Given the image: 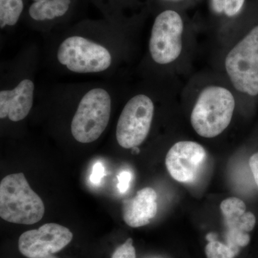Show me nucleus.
Here are the masks:
<instances>
[{"instance_id":"nucleus-17","label":"nucleus","mask_w":258,"mask_h":258,"mask_svg":"<svg viewBox=\"0 0 258 258\" xmlns=\"http://www.w3.org/2000/svg\"><path fill=\"white\" fill-rule=\"evenodd\" d=\"M111 258H137L132 238L127 239L124 243L115 249Z\"/></svg>"},{"instance_id":"nucleus-12","label":"nucleus","mask_w":258,"mask_h":258,"mask_svg":"<svg viewBox=\"0 0 258 258\" xmlns=\"http://www.w3.org/2000/svg\"><path fill=\"white\" fill-rule=\"evenodd\" d=\"M157 194L151 187L137 191L133 198L123 200V218L129 227L137 228L150 223L157 214Z\"/></svg>"},{"instance_id":"nucleus-21","label":"nucleus","mask_w":258,"mask_h":258,"mask_svg":"<svg viewBox=\"0 0 258 258\" xmlns=\"http://www.w3.org/2000/svg\"><path fill=\"white\" fill-rule=\"evenodd\" d=\"M132 153L133 154H139V149H138V147H134L133 149H132Z\"/></svg>"},{"instance_id":"nucleus-8","label":"nucleus","mask_w":258,"mask_h":258,"mask_svg":"<svg viewBox=\"0 0 258 258\" xmlns=\"http://www.w3.org/2000/svg\"><path fill=\"white\" fill-rule=\"evenodd\" d=\"M73 240L67 227L47 223L37 230L27 231L19 238V250L28 258H49L64 248Z\"/></svg>"},{"instance_id":"nucleus-15","label":"nucleus","mask_w":258,"mask_h":258,"mask_svg":"<svg viewBox=\"0 0 258 258\" xmlns=\"http://www.w3.org/2000/svg\"><path fill=\"white\" fill-rule=\"evenodd\" d=\"M207 239L209 241L205 249L207 258H235L237 255L233 249L223 242L210 237Z\"/></svg>"},{"instance_id":"nucleus-4","label":"nucleus","mask_w":258,"mask_h":258,"mask_svg":"<svg viewBox=\"0 0 258 258\" xmlns=\"http://www.w3.org/2000/svg\"><path fill=\"white\" fill-rule=\"evenodd\" d=\"M225 69L232 84L239 92L258 95V26L227 54Z\"/></svg>"},{"instance_id":"nucleus-3","label":"nucleus","mask_w":258,"mask_h":258,"mask_svg":"<svg viewBox=\"0 0 258 258\" xmlns=\"http://www.w3.org/2000/svg\"><path fill=\"white\" fill-rule=\"evenodd\" d=\"M111 112L109 93L103 88L88 91L80 101L71 123V133L80 143L95 142L106 130Z\"/></svg>"},{"instance_id":"nucleus-2","label":"nucleus","mask_w":258,"mask_h":258,"mask_svg":"<svg viewBox=\"0 0 258 258\" xmlns=\"http://www.w3.org/2000/svg\"><path fill=\"white\" fill-rule=\"evenodd\" d=\"M235 107V98L228 89L209 86L197 99L191 111V125L204 138L216 137L230 125Z\"/></svg>"},{"instance_id":"nucleus-9","label":"nucleus","mask_w":258,"mask_h":258,"mask_svg":"<svg viewBox=\"0 0 258 258\" xmlns=\"http://www.w3.org/2000/svg\"><path fill=\"white\" fill-rule=\"evenodd\" d=\"M225 225V242L238 254L241 248L250 242V233L256 225V217L247 212L245 204L240 199L232 197L226 199L220 205Z\"/></svg>"},{"instance_id":"nucleus-13","label":"nucleus","mask_w":258,"mask_h":258,"mask_svg":"<svg viewBox=\"0 0 258 258\" xmlns=\"http://www.w3.org/2000/svg\"><path fill=\"white\" fill-rule=\"evenodd\" d=\"M71 0H40L30 6V17L35 20L42 21L52 20L62 16L67 13Z\"/></svg>"},{"instance_id":"nucleus-23","label":"nucleus","mask_w":258,"mask_h":258,"mask_svg":"<svg viewBox=\"0 0 258 258\" xmlns=\"http://www.w3.org/2000/svg\"><path fill=\"white\" fill-rule=\"evenodd\" d=\"M35 2H37V1H40V0H35Z\"/></svg>"},{"instance_id":"nucleus-7","label":"nucleus","mask_w":258,"mask_h":258,"mask_svg":"<svg viewBox=\"0 0 258 258\" xmlns=\"http://www.w3.org/2000/svg\"><path fill=\"white\" fill-rule=\"evenodd\" d=\"M182 19L174 10H166L154 21L149 41V51L158 64L174 62L182 50Z\"/></svg>"},{"instance_id":"nucleus-6","label":"nucleus","mask_w":258,"mask_h":258,"mask_svg":"<svg viewBox=\"0 0 258 258\" xmlns=\"http://www.w3.org/2000/svg\"><path fill=\"white\" fill-rule=\"evenodd\" d=\"M154 103L149 96L140 94L125 104L116 126V139L124 149L138 147L150 131L154 117Z\"/></svg>"},{"instance_id":"nucleus-16","label":"nucleus","mask_w":258,"mask_h":258,"mask_svg":"<svg viewBox=\"0 0 258 258\" xmlns=\"http://www.w3.org/2000/svg\"><path fill=\"white\" fill-rule=\"evenodd\" d=\"M245 0H212V9L215 13L234 17L240 13Z\"/></svg>"},{"instance_id":"nucleus-14","label":"nucleus","mask_w":258,"mask_h":258,"mask_svg":"<svg viewBox=\"0 0 258 258\" xmlns=\"http://www.w3.org/2000/svg\"><path fill=\"white\" fill-rule=\"evenodd\" d=\"M23 10V0H0V26H13Z\"/></svg>"},{"instance_id":"nucleus-11","label":"nucleus","mask_w":258,"mask_h":258,"mask_svg":"<svg viewBox=\"0 0 258 258\" xmlns=\"http://www.w3.org/2000/svg\"><path fill=\"white\" fill-rule=\"evenodd\" d=\"M35 86L32 81L23 80L13 90L0 92V118L8 117L17 122L26 118L33 102Z\"/></svg>"},{"instance_id":"nucleus-20","label":"nucleus","mask_w":258,"mask_h":258,"mask_svg":"<svg viewBox=\"0 0 258 258\" xmlns=\"http://www.w3.org/2000/svg\"><path fill=\"white\" fill-rule=\"evenodd\" d=\"M249 165L251 171H252L254 181L258 187V152L254 153L249 158Z\"/></svg>"},{"instance_id":"nucleus-19","label":"nucleus","mask_w":258,"mask_h":258,"mask_svg":"<svg viewBox=\"0 0 258 258\" xmlns=\"http://www.w3.org/2000/svg\"><path fill=\"white\" fill-rule=\"evenodd\" d=\"M104 175V166H103L101 162L98 161L93 166L92 173H91V176H90V181L93 184H100Z\"/></svg>"},{"instance_id":"nucleus-5","label":"nucleus","mask_w":258,"mask_h":258,"mask_svg":"<svg viewBox=\"0 0 258 258\" xmlns=\"http://www.w3.org/2000/svg\"><path fill=\"white\" fill-rule=\"evenodd\" d=\"M60 64L78 74L106 71L111 66V53L106 47L80 36L68 37L57 50Z\"/></svg>"},{"instance_id":"nucleus-18","label":"nucleus","mask_w":258,"mask_h":258,"mask_svg":"<svg viewBox=\"0 0 258 258\" xmlns=\"http://www.w3.org/2000/svg\"><path fill=\"white\" fill-rule=\"evenodd\" d=\"M118 187L120 193H125L128 191L130 187L131 180H132V173L129 171H123L118 174Z\"/></svg>"},{"instance_id":"nucleus-1","label":"nucleus","mask_w":258,"mask_h":258,"mask_svg":"<svg viewBox=\"0 0 258 258\" xmlns=\"http://www.w3.org/2000/svg\"><path fill=\"white\" fill-rule=\"evenodd\" d=\"M45 206L23 173L5 176L0 184V216L5 221L32 225L42 220Z\"/></svg>"},{"instance_id":"nucleus-10","label":"nucleus","mask_w":258,"mask_h":258,"mask_svg":"<svg viewBox=\"0 0 258 258\" xmlns=\"http://www.w3.org/2000/svg\"><path fill=\"white\" fill-rule=\"evenodd\" d=\"M206 157V151L200 144L190 141L179 142L166 154V169L176 181L191 183L198 177Z\"/></svg>"},{"instance_id":"nucleus-22","label":"nucleus","mask_w":258,"mask_h":258,"mask_svg":"<svg viewBox=\"0 0 258 258\" xmlns=\"http://www.w3.org/2000/svg\"><path fill=\"white\" fill-rule=\"evenodd\" d=\"M49 258H56L55 257H54V256H52V257H49Z\"/></svg>"}]
</instances>
